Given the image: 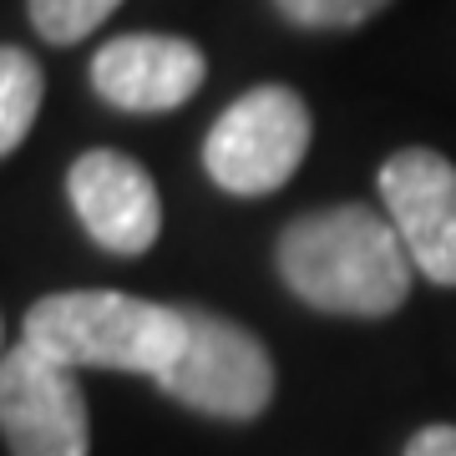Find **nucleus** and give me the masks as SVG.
Wrapping results in <instances>:
<instances>
[{
    "instance_id": "nucleus-7",
    "label": "nucleus",
    "mask_w": 456,
    "mask_h": 456,
    "mask_svg": "<svg viewBox=\"0 0 456 456\" xmlns=\"http://www.w3.org/2000/svg\"><path fill=\"white\" fill-rule=\"evenodd\" d=\"M66 198L82 228L107 254L137 259L163 233V198L152 188L142 163H132L117 147H92L66 173Z\"/></svg>"
},
{
    "instance_id": "nucleus-1",
    "label": "nucleus",
    "mask_w": 456,
    "mask_h": 456,
    "mask_svg": "<svg viewBox=\"0 0 456 456\" xmlns=\"http://www.w3.org/2000/svg\"><path fill=\"white\" fill-rule=\"evenodd\" d=\"M274 264L310 310L380 320L395 314L411 294V264L395 224H386L365 203L305 213L279 233Z\"/></svg>"
},
{
    "instance_id": "nucleus-2",
    "label": "nucleus",
    "mask_w": 456,
    "mask_h": 456,
    "mask_svg": "<svg viewBox=\"0 0 456 456\" xmlns=\"http://www.w3.org/2000/svg\"><path fill=\"white\" fill-rule=\"evenodd\" d=\"M20 340L71 370H127L158 380L188 345V314L183 305L122 289H61L26 310Z\"/></svg>"
},
{
    "instance_id": "nucleus-12",
    "label": "nucleus",
    "mask_w": 456,
    "mask_h": 456,
    "mask_svg": "<svg viewBox=\"0 0 456 456\" xmlns=\"http://www.w3.org/2000/svg\"><path fill=\"white\" fill-rule=\"evenodd\" d=\"M406 456H456V426H421L406 441Z\"/></svg>"
},
{
    "instance_id": "nucleus-6",
    "label": "nucleus",
    "mask_w": 456,
    "mask_h": 456,
    "mask_svg": "<svg viewBox=\"0 0 456 456\" xmlns=\"http://www.w3.org/2000/svg\"><path fill=\"white\" fill-rule=\"evenodd\" d=\"M380 198L411 264L456 289V163L436 147H401L380 167Z\"/></svg>"
},
{
    "instance_id": "nucleus-8",
    "label": "nucleus",
    "mask_w": 456,
    "mask_h": 456,
    "mask_svg": "<svg viewBox=\"0 0 456 456\" xmlns=\"http://www.w3.org/2000/svg\"><path fill=\"white\" fill-rule=\"evenodd\" d=\"M208 77V61L183 36H117L92 56V86L122 112H173Z\"/></svg>"
},
{
    "instance_id": "nucleus-3",
    "label": "nucleus",
    "mask_w": 456,
    "mask_h": 456,
    "mask_svg": "<svg viewBox=\"0 0 456 456\" xmlns=\"http://www.w3.org/2000/svg\"><path fill=\"white\" fill-rule=\"evenodd\" d=\"M183 314L188 345L158 375V391L213 421H259L274 401V360L264 340L198 305H183Z\"/></svg>"
},
{
    "instance_id": "nucleus-9",
    "label": "nucleus",
    "mask_w": 456,
    "mask_h": 456,
    "mask_svg": "<svg viewBox=\"0 0 456 456\" xmlns=\"http://www.w3.org/2000/svg\"><path fill=\"white\" fill-rule=\"evenodd\" d=\"M46 97V77L36 66L31 51L5 46L0 51V152H16L31 132L36 112Z\"/></svg>"
},
{
    "instance_id": "nucleus-5",
    "label": "nucleus",
    "mask_w": 456,
    "mask_h": 456,
    "mask_svg": "<svg viewBox=\"0 0 456 456\" xmlns=\"http://www.w3.org/2000/svg\"><path fill=\"white\" fill-rule=\"evenodd\" d=\"M0 431L11 456H86L92 411L71 365L20 340L0 360Z\"/></svg>"
},
{
    "instance_id": "nucleus-11",
    "label": "nucleus",
    "mask_w": 456,
    "mask_h": 456,
    "mask_svg": "<svg viewBox=\"0 0 456 456\" xmlns=\"http://www.w3.org/2000/svg\"><path fill=\"white\" fill-rule=\"evenodd\" d=\"M279 16L310 31H355L370 16H380L391 0H274Z\"/></svg>"
},
{
    "instance_id": "nucleus-10",
    "label": "nucleus",
    "mask_w": 456,
    "mask_h": 456,
    "mask_svg": "<svg viewBox=\"0 0 456 456\" xmlns=\"http://www.w3.org/2000/svg\"><path fill=\"white\" fill-rule=\"evenodd\" d=\"M122 0H31V26L51 46H71L102 26Z\"/></svg>"
},
{
    "instance_id": "nucleus-4",
    "label": "nucleus",
    "mask_w": 456,
    "mask_h": 456,
    "mask_svg": "<svg viewBox=\"0 0 456 456\" xmlns=\"http://www.w3.org/2000/svg\"><path fill=\"white\" fill-rule=\"evenodd\" d=\"M310 132L314 122L299 92L274 82L254 86L239 102H228L224 117L213 122L208 147H203L208 178L224 193H239V198L279 193L305 163Z\"/></svg>"
}]
</instances>
